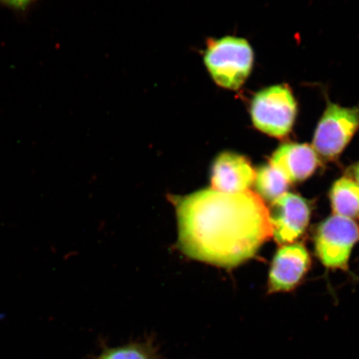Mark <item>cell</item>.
<instances>
[{"mask_svg": "<svg viewBox=\"0 0 359 359\" xmlns=\"http://www.w3.org/2000/svg\"><path fill=\"white\" fill-rule=\"evenodd\" d=\"M38 0H0V6L18 12H25Z\"/></svg>", "mask_w": 359, "mask_h": 359, "instance_id": "obj_13", "label": "cell"}, {"mask_svg": "<svg viewBox=\"0 0 359 359\" xmlns=\"http://www.w3.org/2000/svg\"><path fill=\"white\" fill-rule=\"evenodd\" d=\"M268 209L273 239L281 245L290 244L302 236L311 219L307 202L292 193H285Z\"/></svg>", "mask_w": 359, "mask_h": 359, "instance_id": "obj_6", "label": "cell"}, {"mask_svg": "<svg viewBox=\"0 0 359 359\" xmlns=\"http://www.w3.org/2000/svg\"><path fill=\"white\" fill-rule=\"evenodd\" d=\"M269 164L293 183L311 177L318 168V159L316 151L308 144L285 143L273 152Z\"/></svg>", "mask_w": 359, "mask_h": 359, "instance_id": "obj_9", "label": "cell"}, {"mask_svg": "<svg viewBox=\"0 0 359 359\" xmlns=\"http://www.w3.org/2000/svg\"><path fill=\"white\" fill-rule=\"evenodd\" d=\"M180 248L190 258L234 268L255 257L273 236L269 209L250 190L224 193L213 188L174 197Z\"/></svg>", "mask_w": 359, "mask_h": 359, "instance_id": "obj_1", "label": "cell"}, {"mask_svg": "<svg viewBox=\"0 0 359 359\" xmlns=\"http://www.w3.org/2000/svg\"><path fill=\"white\" fill-rule=\"evenodd\" d=\"M254 183L258 195L272 202L284 195L290 184L284 175L271 164L258 170Z\"/></svg>", "mask_w": 359, "mask_h": 359, "instance_id": "obj_11", "label": "cell"}, {"mask_svg": "<svg viewBox=\"0 0 359 359\" xmlns=\"http://www.w3.org/2000/svg\"><path fill=\"white\" fill-rule=\"evenodd\" d=\"M311 258L302 244L287 245L277 251L269 272V294L293 290L308 271Z\"/></svg>", "mask_w": 359, "mask_h": 359, "instance_id": "obj_7", "label": "cell"}, {"mask_svg": "<svg viewBox=\"0 0 359 359\" xmlns=\"http://www.w3.org/2000/svg\"><path fill=\"white\" fill-rule=\"evenodd\" d=\"M158 357L151 345L131 344L125 346L107 348L97 359H157Z\"/></svg>", "mask_w": 359, "mask_h": 359, "instance_id": "obj_12", "label": "cell"}, {"mask_svg": "<svg viewBox=\"0 0 359 359\" xmlns=\"http://www.w3.org/2000/svg\"><path fill=\"white\" fill-rule=\"evenodd\" d=\"M204 62L218 86L237 90L252 70L254 53L245 39L227 36L208 40Z\"/></svg>", "mask_w": 359, "mask_h": 359, "instance_id": "obj_2", "label": "cell"}, {"mask_svg": "<svg viewBox=\"0 0 359 359\" xmlns=\"http://www.w3.org/2000/svg\"><path fill=\"white\" fill-rule=\"evenodd\" d=\"M297 103L286 85L264 88L253 97L250 115L260 132L277 138L287 136L293 128Z\"/></svg>", "mask_w": 359, "mask_h": 359, "instance_id": "obj_3", "label": "cell"}, {"mask_svg": "<svg viewBox=\"0 0 359 359\" xmlns=\"http://www.w3.org/2000/svg\"><path fill=\"white\" fill-rule=\"evenodd\" d=\"M352 174L354 179H355V182L359 185V161L357 164L353 165L352 169Z\"/></svg>", "mask_w": 359, "mask_h": 359, "instance_id": "obj_14", "label": "cell"}, {"mask_svg": "<svg viewBox=\"0 0 359 359\" xmlns=\"http://www.w3.org/2000/svg\"><path fill=\"white\" fill-rule=\"evenodd\" d=\"M359 129V107L329 102L314 133L313 150L322 158H338Z\"/></svg>", "mask_w": 359, "mask_h": 359, "instance_id": "obj_4", "label": "cell"}, {"mask_svg": "<svg viewBox=\"0 0 359 359\" xmlns=\"http://www.w3.org/2000/svg\"><path fill=\"white\" fill-rule=\"evenodd\" d=\"M257 172L245 156L233 152H222L214 161L212 186L224 193H240L253 185Z\"/></svg>", "mask_w": 359, "mask_h": 359, "instance_id": "obj_8", "label": "cell"}, {"mask_svg": "<svg viewBox=\"0 0 359 359\" xmlns=\"http://www.w3.org/2000/svg\"><path fill=\"white\" fill-rule=\"evenodd\" d=\"M359 241V226L353 219L332 215L322 222L316 236L318 257L326 267L347 269L354 245Z\"/></svg>", "mask_w": 359, "mask_h": 359, "instance_id": "obj_5", "label": "cell"}, {"mask_svg": "<svg viewBox=\"0 0 359 359\" xmlns=\"http://www.w3.org/2000/svg\"><path fill=\"white\" fill-rule=\"evenodd\" d=\"M6 317V313H1L0 312V320H3L4 318Z\"/></svg>", "mask_w": 359, "mask_h": 359, "instance_id": "obj_15", "label": "cell"}, {"mask_svg": "<svg viewBox=\"0 0 359 359\" xmlns=\"http://www.w3.org/2000/svg\"><path fill=\"white\" fill-rule=\"evenodd\" d=\"M330 200L334 215L351 219L359 218V185L353 180L339 179L332 187Z\"/></svg>", "mask_w": 359, "mask_h": 359, "instance_id": "obj_10", "label": "cell"}]
</instances>
